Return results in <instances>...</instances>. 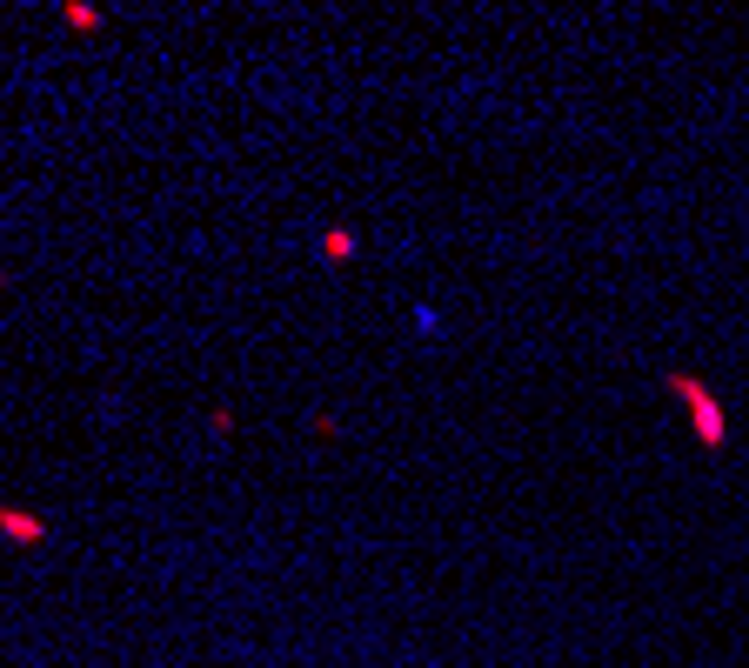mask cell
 <instances>
[{
	"mask_svg": "<svg viewBox=\"0 0 749 668\" xmlns=\"http://www.w3.org/2000/svg\"><path fill=\"white\" fill-rule=\"evenodd\" d=\"M663 387L676 395V408L689 415V428H696V449H710V455H723L729 449V408H723V395L703 381V374H689V368H669L663 374Z\"/></svg>",
	"mask_w": 749,
	"mask_h": 668,
	"instance_id": "1",
	"label": "cell"
},
{
	"mask_svg": "<svg viewBox=\"0 0 749 668\" xmlns=\"http://www.w3.org/2000/svg\"><path fill=\"white\" fill-rule=\"evenodd\" d=\"M0 541H14V548H40V541H47V515L14 509V501H0Z\"/></svg>",
	"mask_w": 749,
	"mask_h": 668,
	"instance_id": "2",
	"label": "cell"
},
{
	"mask_svg": "<svg viewBox=\"0 0 749 668\" xmlns=\"http://www.w3.org/2000/svg\"><path fill=\"white\" fill-rule=\"evenodd\" d=\"M314 248H321V261H335V267H342V261H355L361 235L348 228V220H335V228H321V241H314Z\"/></svg>",
	"mask_w": 749,
	"mask_h": 668,
	"instance_id": "3",
	"label": "cell"
},
{
	"mask_svg": "<svg viewBox=\"0 0 749 668\" xmlns=\"http://www.w3.org/2000/svg\"><path fill=\"white\" fill-rule=\"evenodd\" d=\"M61 21H68L74 34H100V21H107V14H100V8H87V0H68V8H61Z\"/></svg>",
	"mask_w": 749,
	"mask_h": 668,
	"instance_id": "4",
	"label": "cell"
},
{
	"mask_svg": "<svg viewBox=\"0 0 749 668\" xmlns=\"http://www.w3.org/2000/svg\"><path fill=\"white\" fill-rule=\"evenodd\" d=\"M415 334H421V342H442V308H428V301H415Z\"/></svg>",
	"mask_w": 749,
	"mask_h": 668,
	"instance_id": "5",
	"label": "cell"
},
{
	"mask_svg": "<svg viewBox=\"0 0 749 668\" xmlns=\"http://www.w3.org/2000/svg\"><path fill=\"white\" fill-rule=\"evenodd\" d=\"M308 434H314V441H342V415H335V408H314V415H308Z\"/></svg>",
	"mask_w": 749,
	"mask_h": 668,
	"instance_id": "6",
	"label": "cell"
},
{
	"mask_svg": "<svg viewBox=\"0 0 749 668\" xmlns=\"http://www.w3.org/2000/svg\"><path fill=\"white\" fill-rule=\"evenodd\" d=\"M207 434L228 441V434H235V408H207Z\"/></svg>",
	"mask_w": 749,
	"mask_h": 668,
	"instance_id": "7",
	"label": "cell"
},
{
	"mask_svg": "<svg viewBox=\"0 0 749 668\" xmlns=\"http://www.w3.org/2000/svg\"><path fill=\"white\" fill-rule=\"evenodd\" d=\"M8 282H14V274H8V267H0V288H8Z\"/></svg>",
	"mask_w": 749,
	"mask_h": 668,
	"instance_id": "8",
	"label": "cell"
}]
</instances>
